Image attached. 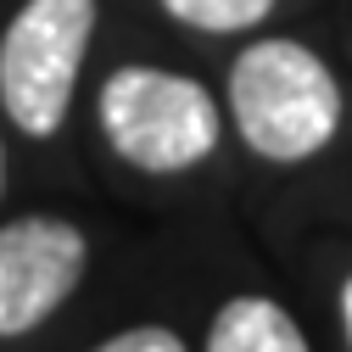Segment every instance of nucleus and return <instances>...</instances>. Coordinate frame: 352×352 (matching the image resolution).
Wrapping results in <instances>:
<instances>
[{"label":"nucleus","mask_w":352,"mask_h":352,"mask_svg":"<svg viewBox=\"0 0 352 352\" xmlns=\"http://www.w3.org/2000/svg\"><path fill=\"white\" fill-rule=\"evenodd\" d=\"M207 352H307L296 319L269 296H235L218 307L207 330Z\"/></svg>","instance_id":"obj_5"},{"label":"nucleus","mask_w":352,"mask_h":352,"mask_svg":"<svg viewBox=\"0 0 352 352\" xmlns=\"http://www.w3.org/2000/svg\"><path fill=\"white\" fill-rule=\"evenodd\" d=\"M101 135L140 173H185L218 146V107L185 73L118 67L101 84Z\"/></svg>","instance_id":"obj_2"},{"label":"nucleus","mask_w":352,"mask_h":352,"mask_svg":"<svg viewBox=\"0 0 352 352\" xmlns=\"http://www.w3.org/2000/svg\"><path fill=\"white\" fill-rule=\"evenodd\" d=\"M230 112L257 157L302 162L330 146L341 123V84L302 39H257L230 67Z\"/></svg>","instance_id":"obj_1"},{"label":"nucleus","mask_w":352,"mask_h":352,"mask_svg":"<svg viewBox=\"0 0 352 352\" xmlns=\"http://www.w3.org/2000/svg\"><path fill=\"white\" fill-rule=\"evenodd\" d=\"M90 352H185V341L173 330H162V324H135V330H123V336H112V341H101Z\"/></svg>","instance_id":"obj_7"},{"label":"nucleus","mask_w":352,"mask_h":352,"mask_svg":"<svg viewBox=\"0 0 352 352\" xmlns=\"http://www.w3.org/2000/svg\"><path fill=\"white\" fill-rule=\"evenodd\" d=\"M96 34V0H23L0 34V107L34 140H51Z\"/></svg>","instance_id":"obj_3"},{"label":"nucleus","mask_w":352,"mask_h":352,"mask_svg":"<svg viewBox=\"0 0 352 352\" xmlns=\"http://www.w3.org/2000/svg\"><path fill=\"white\" fill-rule=\"evenodd\" d=\"M0 190H6V146H0Z\"/></svg>","instance_id":"obj_9"},{"label":"nucleus","mask_w":352,"mask_h":352,"mask_svg":"<svg viewBox=\"0 0 352 352\" xmlns=\"http://www.w3.org/2000/svg\"><path fill=\"white\" fill-rule=\"evenodd\" d=\"M341 314H346V336H352V280H346V291H341Z\"/></svg>","instance_id":"obj_8"},{"label":"nucleus","mask_w":352,"mask_h":352,"mask_svg":"<svg viewBox=\"0 0 352 352\" xmlns=\"http://www.w3.org/2000/svg\"><path fill=\"white\" fill-rule=\"evenodd\" d=\"M162 12L201 34H241L274 12V0H162Z\"/></svg>","instance_id":"obj_6"},{"label":"nucleus","mask_w":352,"mask_h":352,"mask_svg":"<svg viewBox=\"0 0 352 352\" xmlns=\"http://www.w3.org/2000/svg\"><path fill=\"white\" fill-rule=\"evenodd\" d=\"M90 246L78 224L28 212L0 224V336H28L78 291Z\"/></svg>","instance_id":"obj_4"}]
</instances>
